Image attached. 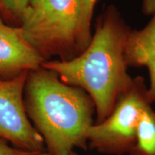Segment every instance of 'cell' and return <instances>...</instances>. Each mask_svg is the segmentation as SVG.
Here are the masks:
<instances>
[{"label": "cell", "instance_id": "6da1fadb", "mask_svg": "<svg viewBox=\"0 0 155 155\" xmlns=\"http://www.w3.org/2000/svg\"><path fill=\"white\" fill-rule=\"evenodd\" d=\"M131 29L110 5L96 22L86 50L70 61H47L42 67L55 73L63 83L85 91L94 101L97 124L111 113L118 98L132 86L124 58Z\"/></svg>", "mask_w": 155, "mask_h": 155}, {"label": "cell", "instance_id": "7a4b0ae2", "mask_svg": "<svg viewBox=\"0 0 155 155\" xmlns=\"http://www.w3.org/2000/svg\"><path fill=\"white\" fill-rule=\"evenodd\" d=\"M24 104L50 155H70L75 147L86 150L96 107L85 91L63 83L55 73L40 67L28 73Z\"/></svg>", "mask_w": 155, "mask_h": 155}, {"label": "cell", "instance_id": "3957f363", "mask_svg": "<svg viewBox=\"0 0 155 155\" xmlns=\"http://www.w3.org/2000/svg\"><path fill=\"white\" fill-rule=\"evenodd\" d=\"M81 0H40L26 12L21 28L45 61H66L80 54L78 31Z\"/></svg>", "mask_w": 155, "mask_h": 155}, {"label": "cell", "instance_id": "277c9868", "mask_svg": "<svg viewBox=\"0 0 155 155\" xmlns=\"http://www.w3.org/2000/svg\"><path fill=\"white\" fill-rule=\"evenodd\" d=\"M150 104L144 79L136 77L132 86L118 98L109 116L88 129V146L106 154L130 152L135 144L139 120Z\"/></svg>", "mask_w": 155, "mask_h": 155}, {"label": "cell", "instance_id": "5b68a950", "mask_svg": "<svg viewBox=\"0 0 155 155\" xmlns=\"http://www.w3.org/2000/svg\"><path fill=\"white\" fill-rule=\"evenodd\" d=\"M28 73L9 79L0 77V139L16 148L43 153L46 152L43 139L32 124L25 108Z\"/></svg>", "mask_w": 155, "mask_h": 155}, {"label": "cell", "instance_id": "8992f818", "mask_svg": "<svg viewBox=\"0 0 155 155\" xmlns=\"http://www.w3.org/2000/svg\"><path fill=\"white\" fill-rule=\"evenodd\" d=\"M44 62L26 40L21 27L7 24L0 17V77L12 78L42 67Z\"/></svg>", "mask_w": 155, "mask_h": 155}, {"label": "cell", "instance_id": "52a82bcc", "mask_svg": "<svg viewBox=\"0 0 155 155\" xmlns=\"http://www.w3.org/2000/svg\"><path fill=\"white\" fill-rule=\"evenodd\" d=\"M124 58L128 67H145L150 85L148 97L155 102V12L144 28L130 31L126 44Z\"/></svg>", "mask_w": 155, "mask_h": 155}, {"label": "cell", "instance_id": "ba28073f", "mask_svg": "<svg viewBox=\"0 0 155 155\" xmlns=\"http://www.w3.org/2000/svg\"><path fill=\"white\" fill-rule=\"evenodd\" d=\"M131 155H155V111L149 106L141 115Z\"/></svg>", "mask_w": 155, "mask_h": 155}, {"label": "cell", "instance_id": "9c48e42d", "mask_svg": "<svg viewBox=\"0 0 155 155\" xmlns=\"http://www.w3.org/2000/svg\"><path fill=\"white\" fill-rule=\"evenodd\" d=\"M30 7V0H0V17L7 24L20 27L23 17Z\"/></svg>", "mask_w": 155, "mask_h": 155}, {"label": "cell", "instance_id": "30bf717a", "mask_svg": "<svg viewBox=\"0 0 155 155\" xmlns=\"http://www.w3.org/2000/svg\"><path fill=\"white\" fill-rule=\"evenodd\" d=\"M97 1L98 0H81V15L78 31V49L80 54L86 50L91 40V27Z\"/></svg>", "mask_w": 155, "mask_h": 155}, {"label": "cell", "instance_id": "8fae6325", "mask_svg": "<svg viewBox=\"0 0 155 155\" xmlns=\"http://www.w3.org/2000/svg\"><path fill=\"white\" fill-rule=\"evenodd\" d=\"M41 153L30 152L12 147L9 143L0 139V155H39Z\"/></svg>", "mask_w": 155, "mask_h": 155}, {"label": "cell", "instance_id": "7c38bea8", "mask_svg": "<svg viewBox=\"0 0 155 155\" xmlns=\"http://www.w3.org/2000/svg\"><path fill=\"white\" fill-rule=\"evenodd\" d=\"M142 12L146 15H152L155 12V0H142Z\"/></svg>", "mask_w": 155, "mask_h": 155}, {"label": "cell", "instance_id": "4fadbf2b", "mask_svg": "<svg viewBox=\"0 0 155 155\" xmlns=\"http://www.w3.org/2000/svg\"><path fill=\"white\" fill-rule=\"evenodd\" d=\"M39 1H40V0H30V2H31V6L35 5V4L38 3Z\"/></svg>", "mask_w": 155, "mask_h": 155}, {"label": "cell", "instance_id": "5bb4252c", "mask_svg": "<svg viewBox=\"0 0 155 155\" xmlns=\"http://www.w3.org/2000/svg\"><path fill=\"white\" fill-rule=\"evenodd\" d=\"M39 155H50V154L47 152H43V153H41V154H39Z\"/></svg>", "mask_w": 155, "mask_h": 155}, {"label": "cell", "instance_id": "9a60e30c", "mask_svg": "<svg viewBox=\"0 0 155 155\" xmlns=\"http://www.w3.org/2000/svg\"><path fill=\"white\" fill-rule=\"evenodd\" d=\"M70 155H78V154H76V153H75L74 152H72L71 153V154H70Z\"/></svg>", "mask_w": 155, "mask_h": 155}]
</instances>
